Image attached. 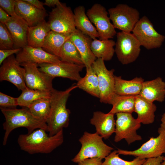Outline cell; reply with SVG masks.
Listing matches in <instances>:
<instances>
[{"label": "cell", "instance_id": "38", "mask_svg": "<svg viewBox=\"0 0 165 165\" xmlns=\"http://www.w3.org/2000/svg\"><path fill=\"white\" fill-rule=\"evenodd\" d=\"M102 160L98 158L87 159L78 163V165H102Z\"/></svg>", "mask_w": 165, "mask_h": 165}, {"label": "cell", "instance_id": "37", "mask_svg": "<svg viewBox=\"0 0 165 165\" xmlns=\"http://www.w3.org/2000/svg\"><path fill=\"white\" fill-rule=\"evenodd\" d=\"M22 48H15L13 49L0 50V64L1 65L6 58L14 54H17L21 50Z\"/></svg>", "mask_w": 165, "mask_h": 165}, {"label": "cell", "instance_id": "12", "mask_svg": "<svg viewBox=\"0 0 165 165\" xmlns=\"http://www.w3.org/2000/svg\"><path fill=\"white\" fill-rule=\"evenodd\" d=\"M159 135L156 138L151 137L138 149L127 151L118 149L119 155L132 156L141 159H148L161 156L165 153V132L158 129Z\"/></svg>", "mask_w": 165, "mask_h": 165}, {"label": "cell", "instance_id": "7", "mask_svg": "<svg viewBox=\"0 0 165 165\" xmlns=\"http://www.w3.org/2000/svg\"><path fill=\"white\" fill-rule=\"evenodd\" d=\"M110 20L115 28L131 33L140 19L136 9L124 4H119L108 9Z\"/></svg>", "mask_w": 165, "mask_h": 165}, {"label": "cell", "instance_id": "26", "mask_svg": "<svg viewBox=\"0 0 165 165\" xmlns=\"http://www.w3.org/2000/svg\"><path fill=\"white\" fill-rule=\"evenodd\" d=\"M51 30L45 20L36 25L29 27L27 33V45L34 48H42L45 39Z\"/></svg>", "mask_w": 165, "mask_h": 165}, {"label": "cell", "instance_id": "1", "mask_svg": "<svg viewBox=\"0 0 165 165\" xmlns=\"http://www.w3.org/2000/svg\"><path fill=\"white\" fill-rule=\"evenodd\" d=\"M77 88L76 84H73L65 90L54 89L51 91L50 111L46 121L49 136H53L68 127L70 112L66 108V103L71 92Z\"/></svg>", "mask_w": 165, "mask_h": 165}, {"label": "cell", "instance_id": "31", "mask_svg": "<svg viewBox=\"0 0 165 165\" xmlns=\"http://www.w3.org/2000/svg\"><path fill=\"white\" fill-rule=\"evenodd\" d=\"M22 91L21 94L17 97L18 105L27 108L35 100L50 97L51 92L33 90L28 87Z\"/></svg>", "mask_w": 165, "mask_h": 165}, {"label": "cell", "instance_id": "17", "mask_svg": "<svg viewBox=\"0 0 165 165\" xmlns=\"http://www.w3.org/2000/svg\"><path fill=\"white\" fill-rule=\"evenodd\" d=\"M15 11L29 27L35 26L45 20L47 15L46 10L38 9L24 0H15Z\"/></svg>", "mask_w": 165, "mask_h": 165}, {"label": "cell", "instance_id": "24", "mask_svg": "<svg viewBox=\"0 0 165 165\" xmlns=\"http://www.w3.org/2000/svg\"><path fill=\"white\" fill-rule=\"evenodd\" d=\"M73 12L76 28L92 39L99 38L97 30L87 16L84 7L78 6L74 9Z\"/></svg>", "mask_w": 165, "mask_h": 165}, {"label": "cell", "instance_id": "21", "mask_svg": "<svg viewBox=\"0 0 165 165\" xmlns=\"http://www.w3.org/2000/svg\"><path fill=\"white\" fill-rule=\"evenodd\" d=\"M139 95L151 102H162L165 98V82L160 77L144 81Z\"/></svg>", "mask_w": 165, "mask_h": 165}, {"label": "cell", "instance_id": "6", "mask_svg": "<svg viewBox=\"0 0 165 165\" xmlns=\"http://www.w3.org/2000/svg\"><path fill=\"white\" fill-rule=\"evenodd\" d=\"M115 52L123 64L134 61L138 57L141 45L132 33L121 31L116 34Z\"/></svg>", "mask_w": 165, "mask_h": 165}, {"label": "cell", "instance_id": "27", "mask_svg": "<svg viewBox=\"0 0 165 165\" xmlns=\"http://www.w3.org/2000/svg\"><path fill=\"white\" fill-rule=\"evenodd\" d=\"M116 42L112 39H92L90 45L91 51L97 59L109 61L112 58L115 52Z\"/></svg>", "mask_w": 165, "mask_h": 165}, {"label": "cell", "instance_id": "15", "mask_svg": "<svg viewBox=\"0 0 165 165\" xmlns=\"http://www.w3.org/2000/svg\"><path fill=\"white\" fill-rule=\"evenodd\" d=\"M25 70L13 55L6 58L0 68V81H6L22 91L27 87L25 79Z\"/></svg>", "mask_w": 165, "mask_h": 165}, {"label": "cell", "instance_id": "29", "mask_svg": "<svg viewBox=\"0 0 165 165\" xmlns=\"http://www.w3.org/2000/svg\"><path fill=\"white\" fill-rule=\"evenodd\" d=\"M136 96L120 95L116 94L112 104V107L108 113L114 115L121 112L132 114L134 111Z\"/></svg>", "mask_w": 165, "mask_h": 165}, {"label": "cell", "instance_id": "39", "mask_svg": "<svg viewBox=\"0 0 165 165\" xmlns=\"http://www.w3.org/2000/svg\"><path fill=\"white\" fill-rule=\"evenodd\" d=\"M163 156L147 159L141 165H161Z\"/></svg>", "mask_w": 165, "mask_h": 165}, {"label": "cell", "instance_id": "13", "mask_svg": "<svg viewBox=\"0 0 165 165\" xmlns=\"http://www.w3.org/2000/svg\"><path fill=\"white\" fill-rule=\"evenodd\" d=\"M39 70L53 78L60 77L78 82L81 78L80 74L84 67L79 65L66 61L38 64Z\"/></svg>", "mask_w": 165, "mask_h": 165}, {"label": "cell", "instance_id": "32", "mask_svg": "<svg viewBox=\"0 0 165 165\" xmlns=\"http://www.w3.org/2000/svg\"><path fill=\"white\" fill-rule=\"evenodd\" d=\"M60 59L63 61L84 65L78 50L69 39L65 42L62 48Z\"/></svg>", "mask_w": 165, "mask_h": 165}, {"label": "cell", "instance_id": "43", "mask_svg": "<svg viewBox=\"0 0 165 165\" xmlns=\"http://www.w3.org/2000/svg\"><path fill=\"white\" fill-rule=\"evenodd\" d=\"M161 120L162 123L159 129L165 132V112L162 116Z\"/></svg>", "mask_w": 165, "mask_h": 165}, {"label": "cell", "instance_id": "44", "mask_svg": "<svg viewBox=\"0 0 165 165\" xmlns=\"http://www.w3.org/2000/svg\"><path fill=\"white\" fill-rule=\"evenodd\" d=\"M161 165H165V157H163V161Z\"/></svg>", "mask_w": 165, "mask_h": 165}, {"label": "cell", "instance_id": "22", "mask_svg": "<svg viewBox=\"0 0 165 165\" xmlns=\"http://www.w3.org/2000/svg\"><path fill=\"white\" fill-rule=\"evenodd\" d=\"M156 106L140 95L136 96L134 112L138 114L137 118L144 124L152 123L155 120V112L156 110Z\"/></svg>", "mask_w": 165, "mask_h": 165}, {"label": "cell", "instance_id": "20", "mask_svg": "<svg viewBox=\"0 0 165 165\" xmlns=\"http://www.w3.org/2000/svg\"><path fill=\"white\" fill-rule=\"evenodd\" d=\"M13 39L14 48H23L27 46L29 26L22 18L13 17L5 24Z\"/></svg>", "mask_w": 165, "mask_h": 165}, {"label": "cell", "instance_id": "30", "mask_svg": "<svg viewBox=\"0 0 165 165\" xmlns=\"http://www.w3.org/2000/svg\"><path fill=\"white\" fill-rule=\"evenodd\" d=\"M28 108L34 116L46 123L50 111V97L35 100Z\"/></svg>", "mask_w": 165, "mask_h": 165}, {"label": "cell", "instance_id": "19", "mask_svg": "<svg viewBox=\"0 0 165 165\" xmlns=\"http://www.w3.org/2000/svg\"><path fill=\"white\" fill-rule=\"evenodd\" d=\"M114 114L105 113L99 111L94 112L90 123L94 125L96 133L105 139L108 138L114 133L116 129V121Z\"/></svg>", "mask_w": 165, "mask_h": 165}, {"label": "cell", "instance_id": "3", "mask_svg": "<svg viewBox=\"0 0 165 165\" xmlns=\"http://www.w3.org/2000/svg\"><path fill=\"white\" fill-rule=\"evenodd\" d=\"M0 109L5 119L3 124L5 131L3 141L4 145H6L11 132L17 128H26L28 134L38 129H42L48 132L46 123L34 116L27 108L21 109L0 108Z\"/></svg>", "mask_w": 165, "mask_h": 165}, {"label": "cell", "instance_id": "40", "mask_svg": "<svg viewBox=\"0 0 165 165\" xmlns=\"http://www.w3.org/2000/svg\"><path fill=\"white\" fill-rule=\"evenodd\" d=\"M11 17L9 15L0 7V23L5 24L10 19Z\"/></svg>", "mask_w": 165, "mask_h": 165}, {"label": "cell", "instance_id": "41", "mask_svg": "<svg viewBox=\"0 0 165 165\" xmlns=\"http://www.w3.org/2000/svg\"><path fill=\"white\" fill-rule=\"evenodd\" d=\"M34 6L37 8L41 10H46L43 6L44 3L38 0H24Z\"/></svg>", "mask_w": 165, "mask_h": 165}, {"label": "cell", "instance_id": "25", "mask_svg": "<svg viewBox=\"0 0 165 165\" xmlns=\"http://www.w3.org/2000/svg\"><path fill=\"white\" fill-rule=\"evenodd\" d=\"M72 34L61 33L51 30L44 40L42 48L45 51L60 58L62 48Z\"/></svg>", "mask_w": 165, "mask_h": 165}, {"label": "cell", "instance_id": "11", "mask_svg": "<svg viewBox=\"0 0 165 165\" xmlns=\"http://www.w3.org/2000/svg\"><path fill=\"white\" fill-rule=\"evenodd\" d=\"M86 14L91 22L95 26L99 39L112 38L117 33L111 22L106 8L100 4L95 3L89 9Z\"/></svg>", "mask_w": 165, "mask_h": 165}, {"label": "cell", "instance_id": "28", "mask_svg": "<svg viewBox=\"0 0 165 165\" xmlns=\"http://www.w3.org/2000/svg\"><path fill=\"white\" fill-rule=\"evenodd\" d=\"M85 76L77 82V88L89 94L99 98V90L97 75L92 66L86 68Z\"/></svg>", "mask_w": 165, "mask_h": 165}, {"label": "cell", "instance_id": "8", "mask_svg": "<svg viewBox=\"0 0 165 165\" xmlns=\"http://www.w3.org/2000/svg\"><path fill=\"white\" fill-rule=\"evenodd\" d=\"M132 32L141 46L148 50L160 48L165 39L164 35L155 29L152 23L145 16L140 18Z\"/></svg>", "mask_w": 165, "mask_h": 165}, {"label": "cell", "instance_id": "2", "mask_svg": "<svg viewBox=\"0 0 165 165\" xmlns=\"http://www.w3.org/2000/svg\"><path fill=\"white\" fill-rule=\"evenodd\" d=\"M46 131L42 129H38L30 133L20 135L17 142L20 149L31 154H48L63 143V130L52 136Z\"/></svg>", "mask_w": 165, "mask_h": 165}, {"label": "cell", "instance_id": "42", "mask_svg": "<svg viewBox=\"0 0 165 165\" xmlns=\"http://www.w3.org/2000/svg\"><path fill=\"white\" fill-rule=\"evenodd\" d=\"M61 2L58 0H45L44 5L49 7H55L60 4Z\"/></svg>", "mask_w": 165, "mask_h": 165}, {"label": "cell", "instance_id": "35", "mask_svg": "<svg viewBox=\"0 0 165 165\" xmlns=\"http://www.w3.org/2000/svg\"><path fill=\"white\" fill-rule=\"evenodd\" d=\"M17 105V98L12 97L0 92V108H16Z\"/></svg>", "mask_w": 165, "mask_h": 165}, {"label": "cell", "instance_id": "23", "mask_svg": "<svg viewBox=\"0 0 165 165\" xmlns=\"http://www.w3.org/2000/svg\"><path fill=\"white\" fill-rule=\"evenodd\" d=\"M115 93L120 95H137L140 94L144 79L136 77L129 80L123 79L120 76L115 75Z\"/></svg>", "mask_w": 165, "mask_h": 165}, {"label": "cell", "instance_id": "16", "mask_svg": "<svg viewBox=\"0 0 165 165\" xmlns=\"http://www.w3.org/2000/svg\"><path fill=\"white\" fill-rule=\"evenodd\" d=\"M16 58L20 64L31 62L38 64L61 61L59 57L48 53L42 48H34L28 45L16 54Z\"/></svg>", "mask_w": 165, "mask_h": 165}, {"label": "cell", "instance_id": "33", "mask_svg": "<svg viewBox=\"0 0 165 165\" xmlns=\"http://www.w3.org/2000/svg\"><path fill=\"white\" fill-rule=\"evenodd\" d=\"M117 150L111 152L105 158L102 165H141L146 161L139 157H136L133 160L126 161L120 158Z\"/></svg>", "mask_w": 165, "mask_h": 165}, {"label": "cell", "instance_id": "4", "mask_svg": "<svg viewBox=\"0 0 165 165\" xmlns=\"http://www.w3.org/2000/svg\"><path fill=\"white\" fill-rule=\"evenodd\" d=\"M103 138L96 132H84L79 139L81 147L79 152L72 160L78 163L85 159L93 158L105 159L111 152L113 148L105 144Z\"/></svg>", "mask_w": 165, "mask_h": 165}, {"label": "cell", "instance_id": "9", "mask_svg": "<svg viewBox=\"0 0 165 165\" xmlns=\"http://www.w3.org/2000/svg\"><path fill=\"white\" fill-rule=\"evenodd\" d=\"M47 22L51 30L59 33L72 34L76 29L74 12L65 3H61L52 9Z\"/></svg>", "mask_w": 165, "mask_h": 165}, {"label": "cell", "instance_id": "18", "mask_svg": "<svg viewBox=\"0 0 165 165\" xmlns=\"http://www.w3.org/2000/svg\"><path fill=\"white\" fill-rule=\"evenodd\" d=\"M69 39L78 50L85 67L92 66L96 60L90 48L92 39L76 29L72 34Z\"/></svg>", "mask_w": 165, "mask_h": 165}, {"label": "cell", "instance_id": "14", "mask_svg": "<svg viewBox=\"0 0 165 165\" xmlns=\"http://www.w3.org/2000/svg\"><path fill=\"white\" fill-rule=\"evenodd\" d=\"M20 65L25 70V79L27 87L47 92H51L54 89L52 84L54 78L40 71L37 64L29 62Z\"/></svg>", "mask_w": 165, "mask_h": 165}, {"label": "cell", "instance_id": "10", "mask_svg": "<svg viewBox=\"0 0 165 165\" xmlns=\"http://www.w3.org/2000/svg\"><path fill=\"white\" fill-rule=\"evenodd\" d=\"M115 136L114 141L118 142L124 139L128 145L142 140L137 130L140 127L141 123L134 119L132 114L119 113L116 114Z\"/></svg>", "mask_w": 165, "mask_h": 165}, {"label": "cell", "instance_id": "36", "mask_svg": "<svg viewBox=\"0 0 165 165\" xmlns=\"http://www.w3.org/2000/svg\"><path fill=\"white\" fill-rule=\"evenodd\" d=\"M15 0H0V6L11 16L18 18L20 17L15 11Z\"/></svg>", "mask_w": 165, "mask_h": 165}, {"label": "cell", "instance_id": "5", "mask_svg": "<svg viewBox=\"0 0 165 165\" xmlns=\"http://www.w3.org/2000/svg\"><path fill=\"white\" fill-rule=\"evenodd\" d=\"M104 61L102 59H97L92 66L97 76L100 102L112 105L116 95L115 91V70H108Z\"/></svg>", "mask_w": 165, "mask_h": 165}, {"label": "cell", "instance_id": "34", "mask_svg": "<svg viewBox=\"0 0 165 165\" xmlns=\"http://www.w3.org/2000/svg\"><path fill=\"white\" fill-rule=\"evenodd\" d=\"M14 48L11 36L5 24L0 23V50Z\"/></svg>", "mask_w": 165, "mask_h": 165}]
</instances>
